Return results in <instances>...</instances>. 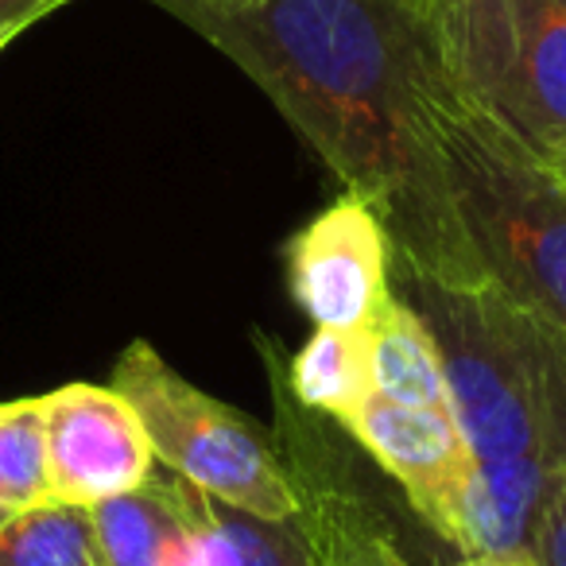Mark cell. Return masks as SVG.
Masks as SVG:
<instances>
[{"mask_svg":"<svg viewBox=\"0 0 566 566\" xmlns=\"http://www.w3.org/2000/svg\"><path fill=\"white\" fill-rule=\"evenodd\" d=\"M187 24L272 97L346 195L373 206L403 272L439 287L489 283L419 109L427 35L408 0H272Z\"/></svg>","mask_w":566,"mask_h":566,"instance_id":"1","label":"cell"},{"mask_svg":"<svg viewBox=\"0 0 566 566\" xmlns=\"http://www.w3.org/2000/svg\"><path fill=\"white\" fill-rule=\"evenodd\" d=\"M419 109L485 280L566 338V195L442 74L431 43L419 66Z\"/></svg>","mask_w":566,"mask_h":566,"instance_id":"2","label":"cell"},{"mask_svg":"<svg viewBox=\"0 0 566 566\" xmlns=\"http://www.w3.org/2000/svg\"><path fill=\"white\" fill-rule=\"evenodd\" d=\"M442 74L520 148L566 140V0H408Z\"/></svg>","mask_w":566,"mask_h":566,"instance_id":"3","label":"cell"},{"mask_svg":"<svg viewBox=\"0 0 566 566\" xmlns=\"http://www.w3.org/2000/svg\"><path fill=\"white\" fill-rule=\"evenodd\" d=\"M109 385L136 408L159 465L260 516L283 520L300 512V496L264 434L182 380L148 342H133L117 357Z\"/></svg>","mask_w":566,"mask_h":566,"instance_id":"4","label":"cell"},{"mask_svg":"<svg viewBox=\"0 0 566 566\" xmlns=\"http://www.w3.org/2000/svg\"><path fill=\"white\" fill-rule=\"evenodd\" d=\"M287 275L303 315L326 331L365 334L392 295V241L373 206L342 195L287 244Z\"/></svg>","mask_w":566,"mask_h":566,"instance_id":"5","label":"cell"},{"mask_svg":"<svg viewBox=\"0 0 566 566\" xmlns=\"http://www.w3.org/2000/svg\"><path fill=\"white\" fill-rule=\"evenodd\" d=\"M51 501L94 504L144 485L156 470L136 408L113 385H66L43 396Z\"/></svg>","mask_w":566,"mask_h":566,"instance_id":"6","label":"cell"},{"mask_svg":"<svg viewBox=\"0 0 566 566\" xmlns=\"http://www.w3.org/2000/svg\"><path fill=\"white\" fill-rule=\"evenodd\" d=\"M342 427L408 493L423 524L447 539L458 493L473 462L454 411L447 403H400L369 392Z\"/></svg>","mask_w":566,"mask_h":566,"instance_id":"7","label":"cell"},{"mask_svg":"<svg viewBox=\"0 0 566 566\" xmlns=\"http://www.w3.org/2000/svg\"><path fill=\"white\" fill-rule=\"evenodd\" d=\"M280 431L283 450H287L280 462L300 496V516L315 543L318 566H416L385 527V520L377 516V509L365 496H357L346 478L334 470L318 434L292 419L283 400Z\"/></svg>","mask_w":566,"mask_h":566,"instance_id":"8","label":"cell"},{"mask_svg":"<svg viewBox=\"0 0 566 566\" xmlns=\"http://www.w3.org/2000/svg\"><path fill=\"white\" fill-rule=\"evenodd\" d=\"M563 473L543 458L470 462L447 543L462 555H532V532Z\"/></svg>","mask_w":566,"mask_h":566,"instance_id":"9","label":"cell"},{"mask_svg":"<svg viewBox=\"0 0 566 566\" xmlns=\"http://www.w3.org/2000/svg\"><path fill=\"white\" fill-rule=\"evenodd\" d=\"M105 566H195V532L179 473L156 462L148 481L90 509Z\"/></svg>","mask_w":566,"mask_h":566,"instance_id":"10","label":"cell"},{"mask_svg":"<svg viewBox=\"0 0 566 566\" xmlns=\"http://www.w3.org/2000/svg\"><path fill=\"white\" fill-rule=\"evenodd\" d=\"M182 509L195 532V566H318L303 516H260L202 493L179 478Z\"/></svg>","mask_w":566,"mask_h":566,"instance_id":"11","label":"cell"},{"mask_svg":"<svg viewBox=\"0 0 566 566\" xmlns=\"http://www.w3.org/2000/svg\"><path fill=\"white\" fill-rule=\"evenodd\" d=\"M365 346H369L373 392L400 403H447L450 408L439 346L423 318L396 292L365 331Z\"/></svg>","mask_w":566,"mask_h":566,"instance_id":"12","label":"cell"},{"mask_svg":"<svg viewBox=\"0 0 566 566\" xmlns=\"http://www.w3.org/2000/svg\"><path fill=\"white\" fill-rule=\"evenodd\" d=\"M275 377L300 408L315 411V416H331L334 423H346L373 392L365 334L315 326L307 346L292 357L287 373H275Z\"/></svg>","mask_w":566,"mask_h":566,"instance_id":"13","label":"cell"},{"mask_svg":"<svg viewBox=\"0 0 566 566\" xmlns=\"http://www.w3.org/2000/svg\"><path fill=\"white\" fill-rule=\"evenodd\" d=\"M0 566H105L90 509L48 501L12 512L0 527Z\"/></svg>","mask_w":566,"mask_h":566,"instance_id":"14","label":"cell"},{"mask_svg":"<svg viewBox=\"0 0 566 566\" xmlns=\"http://www.w3.org/2000/svg\"><path fill=\"white\" fill-rule=\"evenodd\" d=\"M51 501L43 396L0 403V504L12 512Z\"/></svg>","mask_w":566,"mask_h":566,"instance_id":"15","label":"cell"},{"mask_svg":"<svg viewBox=\"0 0 566 566\" xmlns=\"http://www.w3.org/2000/svg\"><path fill=\"white\" fill-rule=\"evenodd\" d=\"M532 558L539 566H566V478L555 481L532 532Z\"/></svg>","mask_w":566,"mask_h":566,"instance_id":"16","label":"cell"},{"mask_svg":"<svg viewBox=\"0 0 566 566\" xmlns=\"http://www.w3.org/2000/svg\"><path fill=\"white\" fill-rule=\"evenodd\" d=\"M66 4H74V0H0V32L20 35Z\"/></svg>","mask_w":566,"mask_h":566,"instance_id":"17","label":"cell"},{"mask_svg":"<svg viewBox=\"0 0 566 566\" xmlns=\"http://www.w3.org/2000/svg\"><path fill=\"white\" fill-rule=\"evenodd\" d=\"M167 12H175L179 20L190 17H244V12H256L272 0H156Z\"/></svg>","mask_w":566,"mask_h":566,"instance_id":"18","label":"cell"},{"mask_svg":"<svg viewBox=\"0 0 566 566\" xmlns=\"http://www.w3.org/2000/svg\"><path fill=\"white\" fill-rule=\"evenodd\" d=\"M454 566H539L532 555H462Z\"/></svg>","mask_w":566,"mask_h":566,"instance_id":"19","label":"cell"},{"mask_svg":"<svg viewBox=\"0 0 566 566\" xmlns=\"http://www.w3.org/2000/svg\"><path fill=\"white\" fill-rule=\"evenodd\" d=\"M539 164H543V171L551 175V182H555V187H558V190H563V195H566V140L558 144V148L551 151L547 159H539Z\"/></svg>","mask_w":566,"mask_h":566,"instance_id":"20","label":"cell"},{"mask_svg":"<svg viewBox=\"0 0 566 566\" xmlns=\"http://www.w3.org/2000/svg\"><path fill=\"white\" fill-rule=\"evenodd\" d=\"M9 516H12V509H9V504H0V527L9 524Z\"/></svg>","mask_w":566,"mask_h":566,"instance_id":"21","label":"cell"},{"mask_svg":"<svg viewBox=\"0 0 566 566\" xmlns=\"http://www.w3.org/2000/svg\"><path fill=\"white\" fill-rule=\"evenodd\" d=\"M12 40H17V35H9V32H0V51L9 48V43H12Z\"/></svg>","mask_w":566,"mask_h":566,"instance_id":"22","label":"cell"},{"mask_svg":"<svg viewBox=\"0 0 566 566\" xmlns=\"http://www.w3.org/2000/svg\"><path fill=\"white\" fill-rule=\"evenodd\" d=\"M558 470H563V478H566V454H563V465H558Z\"/></svg>","mask_w":566,"mask_h":566,"instance_id":"23","label":"cell"}]
</instances>
